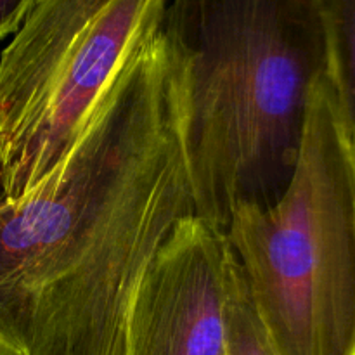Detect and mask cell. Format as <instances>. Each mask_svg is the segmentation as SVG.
<instances>
[{
    "instance_id": "6da1fadb",
    "label": "cell",
    "mask_w": 355,
    "mask_h": 355,
    "mask_svg": "<svg viewBox=\"0 0 355 355\" xmlns=\"http://www.w3.org/2000/svg\"><path fill=\"white\" fill-rule=\"evenodd\" d=\"M165 7L135 35L68 153L0 203V355H121L142 276L194 215Z\"/></svg>"
},
{
    "instance_id": "7a4b0ae2",
    "label": "cell",
    "mask_w": 355,
    "mask_h": 355,
    "mask_svg": "<svg viewBox=\"0 0 355 355\" xmlns=\"http://www.w3.org/2000/svg\"><path fill=\"white\" fill-rule=\"evenodd\" d=\"M163 19L180 58L194 217L225 234L239 207H270L290 186L329 64L322 0H179Z\"/></svg>"
},
{
    "instance_id": "3957f363",
    "label": "cell",
    "mask_w": 355,
    "mask_h": 355,
    "mask_svg": "<svg viewBox=\"0 0 355 355\" xmlns=\"http://www.w3.org/2000/svg\"><path fill=\"white\" fill-rule=\"evenodd\" d=\"M225 239L276 355H355V158L328 69L283 196L239 207Z\"/></svg>"
},
{
    "instance_id": "277c9868",
    "label": "cell",
    "mask_w": 355,
    "mask_h": 355,
    "mask_svg": "<svg viewBox=\"0 0 355 355\" xmlns=\"http://www.w3.org/2000/svg\"><path fill=\"white\" fill-rule=\"evenodd\" d=\"M165 0H33L0 55V203L26 194L78 137Z\"/></svg>"
},
{
    "instance_id": "5b68a950",
    "label": "cell",
    "mask_w": 355,
    "mask_h": 355,
    "mask_svg": "<svg viewBox=\"0 0 355 355\" xmlns=\"http://www.w3.org/2000/svg\"><path fill=\"white\" fill-rule=\"evenodd\" d=\"M227 260L225 234L180 220L135 290L121 355H225Z\"/></svg>"
},
{
    "instance_id": "8992f818",
    "label": "cell",
    "mask_w": 355,
    "mask_h": 355,
    "mask_svg": "<svg viewBox=\"0 0 355 355\" xmlns=\"http://www.w3.org/2000/svg\"><path fill=\"white\" fill-rule=\"evenodd\" d=\"M224 354L276 355L253 307L243 270L229 250L224 302Z\"/></svg>"
},
{
    "instance_id": "52a82bcc",
    "label": "cell",
    "mask_w": 355,
    "mask_h": 355,
    "mask_svg": "<svg viewBox=\"0 0 355 355\" xmlns=\"http://www.w3.org/2000/svg\"><path fill=\"white\" fill-rule=\"evenodd\" d=\"M329 47V75L335 82L350 132L355 128V0H322Z\"/></svg>"
},
{
    "instance_id": "ba28073f",
    "label": "cell",
    "mask_w": 355,
    "mask_h": 355,
    "mask_svg": "<svg viewBox=\"0 0 355 355\" xmlns=\"http://www.w3.org/2000/svg\"><path fill=\"white\" fill-rule=\"evenodd\" d=\"M31 6L33 0H0V40L19 30Z\"/></svg>"
},
{
    "instance_id": "9c48e42d",
    "label": "cell",
    "mask_w": 355,
    "mask_h": 355,
    "mask_svg": "<svg viewBox=\"0 0 355 355\" xmlns=\"http://www.w3.org/2000/svg\"><path fill=\"white\" fill-rule=\"evenodd\" d=\"M350 135H352V149H354V158H355V128L350 132Z\"/></svg>"
}]
</instances>
